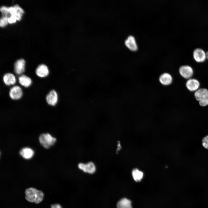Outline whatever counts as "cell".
<instances>
[{
	"mask_svg": "<svg viewBox=\"0 0 208 208\" xmlns=\"http://www.w3.org/2000/svg\"><path fill=\"white\" fill-rule=\"evenodd\" d=\"M194 96L202 107L208 105V90L206 88H199L195 92Z\"/></svg>",
	"mask_w": 208,
	"mask_h": 208,
	"instance_id": "1",
	"label": "cell"
},
{
	"mask_svg": "<svg viewBox=\"0 0 208 208\" xmlns=\"http://www.w3.org/2000/svg\"><path fill=\"white\" fill-rule=\"evenodd\" d=\"M39 142L44 148H48L53 146L56 141V138L48 133L41 134L39 137Z\"/></svg>",
	"mask_w": 208,
	"mask_h": 208,
	"instance_id": "2",
	"label": "cell"
},
{
	"mask_svg": "<svg viewBox=\"0 0 208 208\" xmlns=\"http://www.w3.org/2000/svg\"><path fill=\"white\" fill-rule=\"evenodd\" d=\"M78 167L79 169L83 172L90 174L94 173L96 170L95 165L92 161L86 163H80L78 164Z\"/></svg>",
	"mask_w": 208,
	"mask_h": 208,
	"instance_id": "3",
	"label": "cell"
},
{
	"mask_svg": "<svg viewBox=\"0 0 208 208\" xmlns=\"http://www.w3.org/2000/svg\"><path fill=\"white\" fill-rule=\"evenodd\" d=\"M179 72L183 77L187 79L191 78L194 74L192 68L188 65H184L181 66L179 69Z\"/></svg>",
	"mask_w": 208,
	"mask_h": 208,
	"instance_id": "4",
	"label": "cell"
},
{
	"mask_svg": "<svg viewBox=\"0 0 208 208\" xmlns=\"http://www.w3.org/2000/svg\"><path fill=\"white\" fill-rule=\"evenodd\" d=\"M193 57L195 61L198 62H203L207 59L206 53L200 48H197L194 50Z\"/></svg>",
	"mask_w": 208,
	"mask_h": 208,
	"instance_id": "5",
	"label": "cell"
},
{
	"mask_svg": "<svg viewBox=\"0 0 208 208\" xmlns=\"http://www.w3.org/2000/svg\"><path fill=\"white\" fill-rule=\"evenodd\" d=\"M200 83L196 79L191 78L188 79L186 83V86L191 92H196L199 89Z\"/></svg>",
	"mask_w": 208,
	"mask_h": 208,
	"instance_id": "6",
	"label": "cell"
},
{
	"mask_svg": "<svg viewBox=\"0 0 208 208\" xmlns=\"http://www.w3.org/2000/svg\"><path fill=\"white\" fill-rule=\"evenodd\" d=\"M22 94L21 88L18 86H15L11 88L9 92L10 97L13 100H17L20 99Z\"/></svg>",
	"mask_w": 208,
	"mask_h": 208,
	"instance_id": "7",
	"label": "cell"
},
{
	"mask_svg": "<svg viewBox=\"0 0 208 208\" xmlns=\"http://www.w3.org/2000/svg\"><path fill=\"white\" fill-rule=\"evenodd\" d=\"M58 95L54 90L50 91L46 96V101L49 105L55 106L58 101Z\"/></svg>",
	"mask_w": 208,
	"mask_h": 208,
	"instance_id": "8",
	"label": "cell"
},
{
	"mask_svg": "<svg viewBox=\"0 0 208 208\" xmlns=\"http://www.w3.org/2000/svg\"><path fill=\"white\" fill-rule=\"evenodd\" d=\"M25 61L23 59L17 60L14 63V69L15 73L17 74L20 75L25 71Z\"/></svg>",
	"mask_w": 208,
	"mask_h": 208,
	"instance_id": "9",
	"label": "cell"
},
{
	"mask_svg": "<svg viewBox=\"0 0 208 208\" xmlns=\"http://www.w3.org/2000/svg\"><path fill=\"white\" fill-rule=\"evenodd\" d=\"M37 190L35 188L31 187L25 190V199L30 202H34L36 196Z\"/></svg>",
	"mask_w": 208,
	"mask_h": 208,
	"instance_id": "10",
	"label": "cell"
},
{
	"mask_svg": "<svg viewBox=\"0 0 208 208\" xmlns=\"http://www.w3.org/2000/svg\"><path fill=\"white\" fill-rule=\"evenodd\" d=\"M36 73L40 77H44L49 74V70L47 66L43 64L39 65L36 70Z\"/></svg>",
	"mask_w": 208,
	"mask_h": 208,
	"instance_id": "11",
	"label": "cell"
},
{
	"mask_svg": "<svg viewBox=\"0 0 208 208\" xmlns=\"http://www.w3.org/2000/svg\"><path fill=\"white\" fill-rule=\"evenodd\" d=\"M126 45L130 49L135 51L138 49V46L134 37L132 35L129 36L125 41Z\"/></svg>",
	"mask_w": 208,
	"mask_h": 208,
	"instance_id": "12",
	"label": "cell"
},
{
	"mask_svg": "<svg viewBox=\"0 0 208 208\" xmlns=\"http://www.w3.org/2000/svg\"><path fill=\"white\" fill-rule=\"evenodd\" d=\"M159 79L161 84L166 86L170 84L172 81V76L168 73H164L162 74L160 76Z\"/></svg>",
	"mask_w": 208,
	"mask_h": 208,
	"instance_id": "13",
	"label": "cell"
},
{
	"mask_svg": "<svg viewBox=\"0 0 208 208\" xmlns=\"http://www.w3.org/2000/svg\"><path fill=\"white\" fill-rule=\"evenodd\" d=\"M3 80L5 84L7 86L13 85L16 82L15 76L10 73L5 74L3 77Z\"/></svg>",
	"mask_w": 208,
	"mask_h": 208,
	"instance_id": "14",
	"label": "cell"
},
{
	"mask_svg": "<svg viewBox=\"0 0 208 208\" xmlns=\"http://www.w3.org/2000/svg\"><path fill=\"white\" fill-rule=\"evenodd\" d=\"M117 208H132L131 201L126 198L121 199L117 203Z\"/></svg>",
	"mask_w": 208,
	"mask_h": 208,
	"instance_id": "15",
	"label": "cell"
},
{
	"mask_svg": "<svg viewBox=\"0 0 208 208\" xmlns=\"http://www.w3.org/2000/svg\"><path fill=\"white\" fill-rule=\"evenodd\" d=\"M19 153L23 158L28 159H30L32 157L34 152L31 148L26 147L22 149L20 151Z\"/></svg>",
	"mask_w": 208,
	"mask_h": 208,
	"instance_id": "16",
	"label": "cell"
},
{
	"mask_svg": "<svg viewBox=\"0 0 208 208\" xmlns=\"http://www.w3.org/2000/svg\"><path fill=\"white\" fill-rule=\"evenodd\" d=\"M18 80L20 84L25 87H29L32 82L31 79L24 75L20 76L18 78Z\"/></svg>",
	"mask_w": 208,
	"mask_h": 208,
	"instance_id": "17",
	"label": "cell"
},
{
	"mask_svg": "<svg viewBox=\"0 0 208 208\" xmlns=\"http://www.w3.org/2000/svg\"><path fill=\"white\" fill-rule=\"evenodd\" d=\"M132 174L133 179L136 182L141 181L143 176V172L137 168H135L132 170Z\"/></svg>",
	"mask_w": 208,
	"mask_h": 208,
	"instance_id": "18",
	"label": "cell"
},
{
	"mask_svg": "<svg viewBox=\"0 0 208 208\" xmlns=\"http://www.w3.org/2000/svg\"><path fill=\"white\" fill-rule=\"evenodd\" d=\"M44 194L40 190H37L36 196L34 202L36 204L40 203L42 200Z\"/></svg>",
	"mask_w": 208,
	"mask_h": 208,
	"instance_id": "19",
	"label": "cell"
},
{
	"mask_svg": "<svg viewBox=\"0 0 208 208\" xmlns=\"http://www.w3.org/2000/svg\"><path fill=\"white\" fill-rule=\"evenodd\" d=\"M9 16H7L2 15L0 18V26L3 27L5 26L8 23V19Z\"/></svg>",
	"mask_w": 208,
	"mask_h": 208,
	"instance_id": "20",
	"label": "cell"
},
{
	"mask_svg": "<svg viewBox=\"0 0 208 208\" xmlns=\"http://www.w3.org/2000/svg\"><path fill=\"white\" fill-rule=\"evenodd\" d=\"M9 8V7L5 6H2L1 7L0 11L3 15L8 16V15L10 14Z\"/></svg>",
	"mask_w": 208,
	"mask_h": 208,
	"instance_id": "21",
	"label": "cell"
},
{
	"mask_svg": "<svg viewBox=\"0 0 208 208\" xmlns=\"http://www.w3.org/2000/svg\"><path fill=\"white\" fill-rule=\"evenodd\" d=\"M202 143L203 146L208 149V135L203 138L202 141Z\"/></svg>",
	"mask_w": 208,
	"mask_h": 208,
	"instance_id": "22",
	"label": "cell"
},
{
	"mask_svg": "<svg viewBox=\"0 0 208 208\" xmlns=\"http://www.w3.org/2000/svg\"><path fill=\"white\" fill-rule=\"evenodd\" d=\"M9 11L10 15L14 16L17 12V10L14 6L9 7Z\"/></svg>",
	"mask_w": 208,
	"mask_h": 208,
	"instance_id": "23",
	"label": "cell"
},
{
	"mask_svg": "<svg viewBox=\"0 0 208 208\" xmlns=\"http://www.w3.org/2000/svg\"><path fill=\"white\" fill-rule=\"evenodd\" d=\"M16 21V19L13 15H10L9 16L8 21V23H15Z\"/></svg>",
	"mask_w": 208,
	"mask_h": 208,
	"instance_id": "24",
	"label": "cell"
},
{
	"mask_svg": "<svg viewBox=\"0 0 208 208\" xmlns=\"http://www.w3.org/2000/svg\"><path fill=\"white\" fill-rule=\"evenodd\" d=\"M22 14L17 11L16 13L14 15L16 18V20L19 21L21 18Z\"/></svg>",
	"mask_w": 208,
	"mask_h": 208,
	"instance_id": "25",
	"label": "cell"
},
{
	"mask_svg": "<svg viewBox=\"0 0 208 208\" xmlns=\"http://www.w3.org/2000/svg\"><path fill=\"white\" fill-rule=\"evenodd\" d=\"M14 7L16 9L17 11L21 12L22 14L24 13V12L23 10L18 5H16L14 6Z\"/></svg>",
	"mask_w": 208,
	"mask_h": 208,
	"instance_id": "26",
	"label": "cell"
},
{
	"mask_svg": "<svg viewBox=\"0 0 208 208\" xmlns=\"http://www.w3.org/2000/svg\"><path fill=\"white\" fill-rule=\"evenodd\" d=\"M51 208H62L59 204H53L51 205Z\"/></svg>",
	"mask_w": 208,
	"mask_h": 208,
	"instance_id": "27",
	"label": "cell"
},
{
	"mask_svg": "<svg viewBox=\"0 0 208 208\" xmlns=\"http://www.w3.org/2000/svg\"><path fill=\"white\" fill-rule=\"evenodd\" d=\"M207 59L208 60V51L206 53Z\"/></svg>",
	"mask_w": 208,
	"mask_h": 208,
	"instance_id": "28",
	"label": "cell"
}]
</instances>
